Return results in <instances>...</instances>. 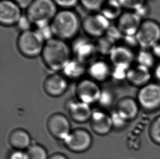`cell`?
I'll use <instances>...</instances> for the list:
<instances>
[{
  "instance_id": "6da1fadb",
  "label": "cell",
  "mask_w": 160,
  "mask_h": 159,
  "mask_svg": "<svg viewBox=\"0 0 160 159\" xmlns=\"http://www.w3.org/2000/svg\"><path fill=\"white\" fill-rule=\"evenodd\" d=\"M41 56L46 67L54 72L62 71L73 57L71 45L55 37L46 41Z\"/></svg>"
},
{
  "instance_id": "7a4b0ae2",
  "label": "cell",
  "mask_w": 160,
  "mask_h": 159,
  "mask_svg": "<svg viewBox=\"0 0 160 159\" xmlns=\"http://www.w3.org/2000/svg\"><path fill=\"white\" fill-rule=\"evenodd\" d=\"M82 19L73 9H60L50 23L54 37L63 41H73L79 36Z\"/></svg>"
},
{
  "instance_id": "3957f363",
  "label": "cell",
  "mask_w": 160,
  "mask_h": 159,
  "mask_svg": "<svg viewBox=\"0 0 160 159\" xmlns=\"http://www.w3.org/2000/svg\"><path fill=\"white\" fill-rule=\"evenodd\" d=\"M52 0H34L26 10V15L33 26L39 28L50 25L58 12Z\"/></svg>"
},
{
  "instance_id": "277c9868",
  "label": "cell",
  "mask_w": 160,
  "mask_h": 159,
  "mask_svg": "<svg viewBox=\"0 0 160 159\" xmlns=\"http://www.w3.org/2000/svg\"><path fill=\"white\" fill-rule=\"evenodd\" d=\"M46 41L37 30L21 32L17 40V47L22 56L34 58L41 55Z\"/></svg>"
},
{
  "instance_id": "5b68a950",
  "label": "cell",
  "mask_w": 160,
  "mask_h": 159,
  "mask_svg": "<svg viewBox=\"0 0 160 159\" xmlns=\"http://www.w3.org/2000/svg\"><path fill=\"white\" fill-rule=\"evenodd\" d=\"M111 22L99 12H91L82 19V28L85 36L97 39L106 35Z\"/></svg>"
},
{
  "instance_id": "8992f818",
  "label": "cell",
  "mask_w": 160,
  "mask_h": 159,
  "mask_svg": "<svg viewBox=\"0 0 160 159\" xmlns=\"http://www.w3.org/2000/svg\"><path fill=\"white\" fill-rule=\"evenodd\" d=\"M140 48L152 49L160 41V23L156 20H143L136 33Z\"/></svg>"
},
{
  "instance_id": "52a82bcc",
  "label": "cell",
  "mask_w": 160,
  "mask_h": 159,
  "mask_svg": "<svg viewBox=\"0 0 160 159\" xmlns=\"http://www.w3.org/2000/svg\"><path fill=\"white\" fill-rule=\"evenodd\" d=\"M137 100L142 108L148 112H154L160 109V84L155 82L139 88Z\"/></svg>"
},
{
  "instance_id": "ba28073f",
  "label": "cell",
  "mask_w": 160,
  "mask_h": 159,
  "mask_svg": "<svg viewBox=\"0 0 160 159\" xmlns=\"http://www.w3.org/2000/svg\"><path fill=\"white\" fill-rule=\"evenodd\" d=\"M71 47L73 57L87 65L98 55L95 41L87 36L77 37L72 41Z\"/></svg>"
},
{
  "instance_id": "9c48e42d",
  "label": "cell",
  "mask_w": 160,
  "mask_h": 159,
  "mask_svg": "<svg viewBox=\"0 0 160 159\" xmlns=\"http://www.w3.org/2000/svg\"><path fill=\"white\" fill-rule=\"evenodd\" d=\"M102 93L98 82L91 79L81 80L76 86V95L78 100L90 105L100 101Z\"/></svg>"
},
{
  "instance_id": "30bf717a",
  "label": "cell",
  "mask_w": 160,
  "mask_h": 159,
  "mask_svg": "<svg viewBox=\"0 0 160 159\" xmlns=\"http://www.w3.org/2000/svg\"><path fill=\"white\" fill-rule=\"evenodd\" d=\"M63 142L66 148L72 152L84 153L90 148L92 137L87 130L79 128L72 131Z\"/></svg>"
},
{
  "instance_id": "8fae6325",
  "label": "cell",
  "mask_w": 160,
  "mask_h": 159,
  "mask_svg": "<svg viewBox=\"0 0 160 159\" xmlns=\"http://www.w3.org/2000/svg\"><path fill=\"white\" fill-rule=\"evenodd\" d=\"M47 127L53 137L64 141L71 132V125L69 119L62 113L52 114L47 120Z\"/></svg>"
},
{
  "instance_id": "7c38bea8",
  "label": "cell",
  "mask_w": 160,
  "mask_h": 159,
  "mask_svg": "<svg viewBox=\"0 0 160 159\" xmlns=\"http://www.w3.org/2000/svg\"><path fill=\"white\" fill-rule=\"evenodd\" d=\"M22 10L13 0H1L0 23L5 27L17 26L22 16Z\"/></svg>"
},
{
  "instance_id": "4fadbf2b",
  "label": "cell",
  "mask_w": 160,
  "mask_h": 159,
  "mask_svg": "<svg viewBox=\"0 0 160 159\" xmlns=\"http://www.w3.org/2000/svg\"><path fill=\"white\" fill-rule=\"evenodd\" d=\"M109 57L112 67L130 68L135 62L136 52L120 43L115 46Z\"/></svg>"
},
{
  "instance_id": "5bb4252c",
  "label": "cell",
  "mask_w": 160,
  "mask_h": 159,
  "mask_svg": "<svg viewBox=\"0 0 160 159\" xmlns=\"http://www.w3.org/2000/svg\"><path fill=\"white\" fill-rule=\"evenodd\" d=\"M66 109L70 118L78 123H84L90 120L93 112L90 105L78 99L69 100L66 105Z\"/></svg>"
},
{
  "instance_id": "9a60e30c",
  "label": "cell",
  "mask_w": 160,
  "mask_h": 159,
  "mask_svg": "<svg viewBox=\"0 0 160 159\" xmlns=\"http://www.w3.org/2000/svg\"><path fill=\"white\" fill-rule=\"evenodd\" d=\"M142 22L134 11L124 10L115 24L123 36H129L136 35Z\"/></svg>"
},
{
  "instance_id": "2e32d148",
  "label": "cell",
  "mask_w": 160,
  "mask_h": 159,
  "mask_svg": "<svg viewBox=\"0 0 160 159\" xmlns=\"http://www.w3.org/2000/svg\"><path fill=\"white\" fill-rule=\"evenodd\" d=\"M87 72L95 81H106L112 76V65L104 59L96 58L87 65Z\"/></svg>"
},
{
  "instance_id": "e0dca14e",
  "label": "cell",
  "mask_w": 160,
  "mask_h": 159,
  "mask_svg": "<svg viewBox=\"0 0 160 159\" xmlns=\"http://www.w3.org/2000/svg\"><path fill=\"white\" fill-rule=\"evenodd\" d=\"M68 87L67 78L60 74H51L44 81V90L47 94L51 97H61L66 92Z\"/></svg>"
},
{
  "instance_id": "ac0fdd59",
  "label": "cell",
  "mask_w": 160,
  "mask_h": 159,
  "mask_svg": "<svg viewBox=\"0 0 160 159\" xmlns=\"http://www.w3.org/2000/svg\"><path fill=\"white\" fill-rule=\"evenodd\" d=\"M140 106L136 99L131 97H124L118 101L115 111L128 122L136 118L138 116Z\"/></svg>"
},
{
  "instance_id": "d6986e66",
  "label": "cell",
  "mask_w": 160,
  "mask_h": 159,
  "mask_svg": "<svg viewBox=\"0 0 160 159\" xmlns=\"http://www.w3.org/2000/svg\"><path fill=\"white\" fill-rule=\"evenodd\" d=\"M152 70L139 65H133L128 71L126 81L130 85L141 88L151 82Z\"/></svg>"
},
{
  "instance_id": "ffe728a7",
  "label": "cell",
  "mask_w": 160,
  "mask_h": 159,
  "mask_svg": "<svg viewBox=\"0 0 160 159\" xmlns=\"http://www.w3.org/2000/svg\"><path fill=\"white\" fill-rule=\"evenodd\" d=\"M90 121L92 131L98 135H106L114 128L111 116L101 111H93Z\"/></svg>"
},
{
  "instance_id": "44dd1931",
  "label": "cell",
  "mask_w": 160,
  "mask_h": 159,
  "mask_svg": "<svg viewBox=\"0 0 160 159\" xmlns=\"http://www.w3.org/2000/svg\"><path fill=\"white\" fill-rule=\"evenodd\" d=\"M9 143L15 151H24L31 145V137L28 131L24 129H14L8 137Z\"/></svg>"
},
{
  "instance_id": "7402d4cb",
  "label": "cell",
  "mask_w": 160,
  "mask_h": 159,
  "mask_svg": "<svg viewBox=\"0 0 160 159\" xmlns=\"http://www.w3.org/2000/svg\"><path fill=\"white\" fill-rule=\"evenodd\" d=\"M87 65L72 57L62 71L66 78L78 79L87 72Z\"/></svg>"
},
{
  "instance_id": "603a6c76",
  "label": "cell",
  "mask_w": 160,
  "mask_h": 159,
  "mask_svg": "<svg viewBox=\"0 0 160 159\" xmlns=\"http://www.w3.org/2000/svg\"><path fill=\"white\" fill-rule=\"evenodd\" d=\"M135 62L137 65L152 70L156 64V58L151 49L139 48L136 52Z\"/></svg>"
},
{
  "instance_id": "cb8c5ba5",
  "label": "cell",
  "mask_w": 160,
  "mask_h": 159,
  "mask_svg": "<svg viewBox=\"0 0 160 159\" xmlns=\"http://www.w3.org/2000/svg\"><path fill=\"white\" fill-rule=\"evenodd\" d=\"M123 8L118 2L107 0L103 4L99 12L110 22L117 20L123 12Z\"/></svg>"
},
{
  "instance_id": "d4e9b609",
  "label": "cell",
  "mask_w": 160,
  "mask_h": 159,
  "mask_svg": "<svg viewBox=\"0 0 160 159\" xmlns=\"http://www.w3.org/2000/svg\"><path fill=\"white\" fill-rule=\"evenodd\" d=\"M98 55L102 56H109L117 44L104 35L95 41Z\"/></svg>"
},
{
  "instance_id": "484cf974",
  "label": "cell",
  "mask_w": 160,
  "mask_h": 159,
  "mask_svg": "<svg viewBox=\"0 0 160 159\" xmlns=\"http://www.w3.org/2000/svg\"><path fill=\"white\" fill-rule=\"evenodd\" d=\"M26 153L28 159H49V157L46 149L40 144H31Z\"/></svg>"
},
{
  "instance_id": "4316f807",
  "label": "cell",
  "mask_w": 160,
  "mask_h": 159,
  "mask_svg": "<svg viewBox=\"0 0 160 159\" xmlns=\"http://www.w3.org/2000/svg\"><path fill=\"white\" fill-rule=\"evenodd\" d=\"M148 133L152 142L160 146V115L156 117L150 123Z\"/></svg>"
},
{
  "instance_id": "83f0119b",
  "label": "cell",
  "mask_w": 160,
  "mask_h": 159,
  "mask_svg": "<svg viewBox=\"0 0 160 159\" xmlns=\"http://www.w3.org/2000/svg\"><path fill=\"white\" fill-rule=\"evenodd\" d=\"M107 0H79V4L89 13L99 12Z\"/></svg>"
},
{
  "instance_id": "f1b7e54d",
  "label": "cell",
  "mask_w": 160,
  "mask_h": 159,
  "mask_svg": "<svg viewBox=\"0 0 160 159\" xmlns=\"http://www.w3.org/2000/svg\"><path fill=\"white\" fill-rule=\"evenodd\" d=\"M123 10L135 11L147 2V0H119Z\"/></svg>"
},
{
  "instance_id": "f546056e",
  "label": "cell",
  "mask_w": 160,
  "mask_h": 159,
  "mask_svg": "<svg viewBox=\"0 0 160 159\" xmlns=\"http://www.w3.org/2000/svg\"><path fill=\"white\" fill-rule=\"evenodd\" d=\"M105 35H106L107 37L114 41L116 44L119 41L121 42L123 37V34L117 27L116 24H111L110 27L108 28V30L107 31Z\"/></svg>"
},
{
  "instance_id": "4dcf8cb0",
  "label": "cell",
  "mask_w": 160,
  "mask_h": 159,
  "mask_svg": "<svg viewBox=\"0 0 160 159\" xmlns=\"http://www.w3.org/2000/svg\"><path fill=\"white\" fill-rule=\"evenodd\" d=\"M121 44L125 45L126 46L134 50H138L140 48L138 41L136 35H129L123 36V38L121 41Z\"/></svg>"
},
{
  "instance_id": "1f68e13d",
  "label": "cell",
  "mask_w": 160,
  "mask_h": 159,
  "mask_svg": "<svg viewBox=\"0 0 160 159\" xmlns=\"http://www.w3.org/2000/svg\"><path fill=\"white\" fill-rule=\"evenodd\" d=\"M61 9H73L78 4L79 0H52Z\"/></svg>"
},
{
  "instance_id": "d6a6232c",
  "label": "cell",
  "mask_w": 160,
  "mask_h": 159,
  "mask_svg": "<svg viewBox=\"0 0 160 159\" xmlns=\"http://www.w3.org/2000/svg\"><path fill=\"white\" fill-rule=\"evenodd\" d=\"M134 12L141 18L142 20H143L149 18L148 16L149 15L151 9L149 5L147 2Z\"/></svg>"
},
{
  "instance_id": "836d02e7",
  "label": "cell",
  "mask_w": 160,
  "mask_h": 159,
  "mask_svg": "<svg viewBox=\"0 0 160 159\" xmlns=\"http://www.w3.org/2000/svg\"><path fill=\"white\" fill-rule=\"evenodd\" d=\"M32 26V24H31L30 20L27 17L26 14L22 15L17 25L18 28L21 31V32L31 30V27Z\"/></svg>"
},
{
  "instance_id": "e575fe53",
  "label": "cell",
  "mask_w": 160,
  "mask_h": 159,
  "mask_svg": "<svg viewBox=\"0 0 160 159\" xmlns=\"http://www.w3.org/2000/svg\"><path fill=\"white\" fill-rule=\"evenodd\" d=\"M36 30L38 31V32L40 33V35H41L42 37H43V38L46 41L54 38V34L52 33L50 24L41 28H36Z\"/></svg>"
},
{
  "instance_id": "d590c367",
  "label": "cell",
  "mask_w": 160,
  "mask_h": 159,
  "mask_svg": "<svg viewBox=\"0 0 160 159\" xmlns=\"http://www.w3.org/2000/svg\"><path fill=\"white\" fill-rule=\"evenodd\" d=\"M111 117L112 119L114 128H116L118 129L122 128L125 127L128 123L126 120H125L123 118H122L120 115L118 114L115 111H114L112 115H111Z\"/></svg>"
},
{
  "instance_id": "8d00e7d4",
  "label": "cell",
  "mask_w": 160,
  "mask_h": 159,
  "mask_svg": "<svg viewBox=\"0 0 160 159\" xmlns=\"http://www.w3.org/2000/svg\"><path fill=\"white\" fill-rule=\"evenodd\" d=\"M9 159H28V155L26 152L15 151L11 154Z\"/></svg>"
},
{
  "instance_id": "74e56055",
  "label": "cell",
  "mask_w": 160,
  "mask_h": 159,
  "mask_svg": "<svg viewBox=\"0 0 160 159\" xmlns=\"http://www.w3.org/2000/svg\"><path fill=\"white\" fill-rule=\"evenodd\" d=\"M22 9H27L34 0H13Z\"/></svg>"
},
{
  "instance_id": "f35d334b",
  "label": "cell",
  "mask_w": 160,
  "mask_h": 159,
  "mask_svg": "<svg viewBox=\"0 0 160 159\" xmlns=\"http://www.w3.org/2000/svg\"><path fill=\"white\" fill-rule=\"evenodd\" d=\"M154 78L160 82V61L156 63L155 66L153 68V73Z\"/></svg>"
},
{
  "instance_id": "ab89813d",
  "label": "cell",
  "mask_w": 160,
  "mask_h": 159,
  "mask_svg": "<svg viewBox=\"0 0 160 159\" xmlns=\"http://www.w3.org/2000/svg\"><path fill=\"white\" fill-rule=\"evenodd\" d=\"M152 51L154 56H155L156 60H158L160 61V41L152 48Z\"/></svg>"
},
{
  "instance_id": "60d3db41",
  "label": "cell",
  "mask_w": 160,
  "mask_h": 159,
  "mask_svg": "<svg viewBox=\"0 0 160 159\" xmlns=\"http://www.w3.org/2000/svg\"><path fill=\"white\" fill-rule=\"evenodd\" d=\"M49 159H68L66 156L61 153H55L49 156Z\"/></svg>"
}]
</instances>
